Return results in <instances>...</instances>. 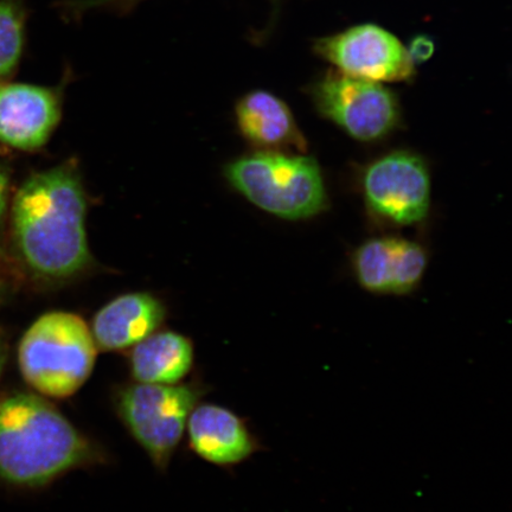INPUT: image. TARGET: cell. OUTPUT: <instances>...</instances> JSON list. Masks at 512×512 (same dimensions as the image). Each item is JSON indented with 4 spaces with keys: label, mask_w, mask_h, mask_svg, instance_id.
Wrapping results in <instances>:
<instances>
[{
    "label": "cell",
    "mask_w": 512,
    "mask_h": 512,
    "mask_svg": "<svg viewBox=\"0 0 512 512\" xmlns=\"http://www.w3.org/2000/svg\"><path fill=\"white\" fill-rule=\"evenodd\" d=\"M86 209L80 178L68 166L41 172L23 184L12 222L19 252L32 271L66 279L88 265Z\"/></svg>",
    "instance_id": "6da1fadb"
},
{
    "label": "cell",
    "mask_w": 512,
    "mask_h": 512,
    "mask_svg": "<svg viewBox=\"0 0 512 512\" xmlns=\"http://www.w3.org/2000/svg\"><path fill=\"white\" fill-rule=\"evenodd\" d=\"M96 458L91 441L47 400L18 393L0 402V478L6 482L41 486Z\"/></svg>",
    "instance_id": "7a4b0ae2"
},
{
    "label": "cell",
    "mask_w": 512,
    "mask_h": 512,
    "mask_svg": "<svg viewBox=\"0 0 512 512\" xmlns=\"http://www.w3.org/2000/svg\"><path fill=\"white\" fill-rule=\"evenodd\" d=\"M98 351L85 320L55 311L38 318L25 332L18 364L31 388L49 398L66 399L91 377Z\"/></svg>",
    "instance_id": "3957f363"
},
{
    "label": "cell",
    "mask_w": 512,
    "mask_h": 512,
    "mask_svg": "<svg viewBox=\"0 0 512 512\" xmlns=\"http://www.w3.org/2000/svg\"><path fill=\"white\" fill-rule=\"evenodd\" d=\"M226 176L249 202L279 219H310L328 204L322 170L303 153L259 150L230 163Z\"/></svg>",
    "instance_id": "277c9868"
},
{
    "label": "cell",
    "mask_w": 512,
    "mask_h": 512,
    "mask_svg": "<svg viewBox=\"0 0 512 512\" xmlns=\"http://www.w3.org/2000/svg\"><path fill=\"white\" fill-rule=\"evenodd\" d=\"M200 399L190 384L134 383L121 389L117 408L128 431L159 469L169 465Z\"/></svg>",
    "instance_id": "5b68a950"
},
{
    "label": "cell",
    "mask_w": 512,
    "mask_h": 512,
    "mask_svg": "<svg viewBox=\"0 0 512 512\" xmlns=\"http://www.w3.org/2000/svg\"><path fill=\"white\" fill-rule=\"evenodd\" d=\"M310 94L317 111L358 142L381 140L399 123L398 98L381 82L330 72Z\"/></svg>",
    "instance_id": "8992f818"
},
{
    "label": "cell",
    "mask_w": 512,
    "mask_h": 512,
    "mask_svg": "<svg viewBox=\"0 0 512 512\" xmlns=\"http://www.w3.org/2000/svg\"><path fill=\"white\" fill-rule=\"evenodd\" d=\"M315 53L354 78L384 83L409 81L415 75L408 49L392 32L373 23L319 38Z\"/></svg>",
    "instance_id": "52a82bcc"
},
{
    "label": "cell",
    "mask_w": 512,
    "mask_h": 512,
    "mask_svg": "<svg viewBox=\"0 0 512 512\" xmlns=\"http://www.w3.org/2000/svg\"><path fill=\"white\" fill-rule=\"evenodd\" d=\"M362 191L375 215L399 226L424 220L430 210V172L412 152L395 151L375 160L364 170Z\"/></svg>",
    "instance_id": "ba28073f"
},
{
    "label": "cell",
    "mask_w": 512,
    "mask_h": 512,
    "mask_svg": "<svg viewBox=\"0 0 512 512\" xmlns=\"http://www.w3.org/2000/svg\"><path fill=\"white\" fill-rule=\"evenodd\" d=\"M62 110L61 88L0 83V142L35 150L48 142Z\"/></svg>",
    "instance_id": "9c48e42d"
},
{
    "label": "cell",
    "mask_w": 512,
    "mask_h": 512,
    "mask_svg": "<svg viewBox=\"0 0 512 512\" xmlns=\"http://www.w3.org/2000/svg\"><path fill=\"white\" fill-rule=\"evenodd\" d=\"M354 271L358 284L370 293L405 296L419 283L422 258L412 241L375 238L357 249Z\"/></svg>",
    "instance_id": "30bf717a"
},
{
    "label": "cell",
    "mask_w": 512,
    "mask_h": 512,
    "mask_svg": "<svg viewBox=\"0 0 512 512\" xmlns=\"http://www.w3.org/2000/svg\"><path fill=\"white\" fill-rule=\"evenodd\" d=\"M187 428L192 450L214 465H239L262 448L245 420L210 403L192 409Z\"/></svg>",
    "instance_id": "8fae6325"
},
{
    "label": "cell",
    "mask_w": 512,
    "mask_h": 512,
    "mask_svg": "<svg viewBox=\"0 0 512 512\" xmlns=\"http://www.w3.org/2000/svg\"><path fill=\"white\" fill-rule=\"evenodd\" d=\"M236 124L243 138L260 151L304 153L307 142L286 102L255 89L236 102Z\"/></svg>",
    "instance_id": "7c38bea8"
},
{
    "label": "cell",
    "mask_w": 512,
    "mask_h": 512,
    "mask_svg": "<svg viewBox=\"0 0 512 512\" xmlns=\"http://www.w3.org/2000/svg\"><path fill=\"white\" fill-rule=\"evenodd\" d=\"M166 317L165 306L150 293H128L112 300L96 313L92 335L101 351L134 347L155 334Z\"/></svg>",
    "instance_id": "4fadbf2b"
},
{
    "label": "cell",
    "mask_w": 512,
    "mask_h": 512,
    "mask_svg": "<svg viewBox=\"0 0 512 512\" xmlns=\"http://www.w3.org/2000/svg\"><path fill=\"white\" fill-rule=\"evenodd\" d=\"M128 364L139 383L177 384L194 366V345L177 332L156 331L134 345Z\"/></svg>",
    "instance_id": "5bb4252c"
},
{
    "label": "cell",
    "mask_w": 512,
    "mask_h": 512,
    "mask_svg": "<svg viewBox=\"0 0 512 512\" xmlns=\"http://www.w3.org/2000/svg\"><path fill=\"white\" fill-rule=\"evenodd\" d=\"M28 19L25 0H0V80L14 74L23 59Z\"/></svg>",
    "instance_id": "9a60e30c"
},
{
    "label": "cell",
    "mask_w": 512,
    "mask_h": 512,
    "mask_svg": "<svg viewBox=\"0 0 512 512\" xmlns=\"http://www.w3.org/2000/svg\"><path fill=\"white\" fill-rule=\"evenodd\" d=\"M144 2L146 0H61L56 8L64 21L76 23L92 12H110L124 16Z\"/></svg>",
    "instance_id": "2e32d148"
},
{
    "label": "cell",
    "mask_w": 512,
    "mask_h": 512,
    "mask_svg": "<svg viewBox=\"0 0 512 512\" xmlns=\"http://www.w3.org/2000/svg\"><path fill=\"white\" fill-rule=\"evenodd\" d=\"M434 44L427 37H416L412 42L411 47L408 48V53L411 55L413 62H425L428 57L433 54Z\"/></svg>",
    "instance_id": "e0dca14e"
},
{
    "label": "cell",
    "mask_w": 512,
    "mask_h": 512,
    "mask_svg": "<svg viewBox=\"0 0 512 512\" xmlns=\"http://www.w3.org/2000/svg\"><path fill=\"white\" fill-rule=\"evenodd\" d=\"M6 200H8V178H6L4 171L0 169V220L4 215Z\"/></svg>",
    "instance_id": "ac0fdd59"
},
{
    "label": "cell",
    "mask_w": 512,
    "mask_h": 512,
    "mask_svg": "<svg viewBox=\"0 0 512 512\" xmlns=\"http://www.w3.org/2000/svg\"><path fill=\"white\" fill-rule=\"evenodd\" d=\"M4 364H5L4 351L0 350V375H2V373H3Z\"/></svg>",
    "instance_id": "d6986e66"
}]
</instances>
